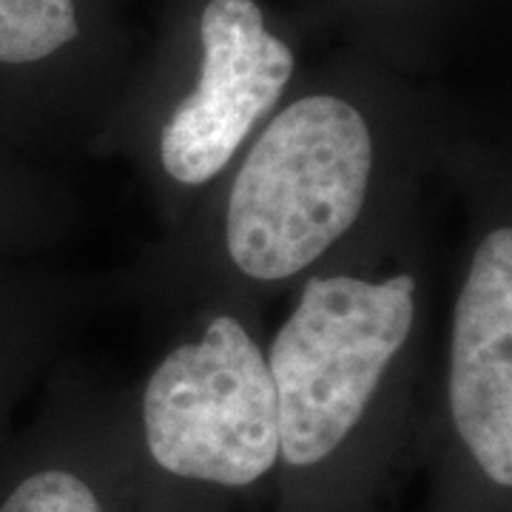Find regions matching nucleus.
Here are the masks:
<instances>
[{
    "mask_svg": "<svg viewBox=\"0 0 512 512\" xmlns=\"http://www.w3.org/2000/svg\"><path fill=\"white\" fill-rule=\"evenodd\" d=\"M370 168V128L345 100L316 94L276 114L228 197L234 265L262 282L305 271L356 222Z\"/></svg>",
    "mask_w": 512,
    "mask_h": 512,
    "instance_id": "nucleus-1",
    "label": "nucleus"
},
{
    "mask_svg": "<svg viewBox=\"0 0 512 512\" xmlns=\"http://www.w3.org/2000/svg\"><path fill=\"white\" fill-rule=\"evenodd\" d=\"M416 282L311 279L276 333L268 370L279 410V456L311 467L348 439L402 350L416 316Z\"/></svg>",
    "mask_w": 512,
    "mask_h": 512,
    "instance_id": "nucleus-2",
    "label": "nucleus"
},
{
    "mask_svg": "<svg viewBox=\"0 0 512 512\" xmlns=\"http://www.w3.org/2000/svg\"><path fill=\"white\" fill-rule=\"evenodd\" d=\"M146 444L174 476L248 487L279 458V410L268 359L234 316L171 350L143 399Z\"/></svg>",
    "mask_w": 512,
    "mask_h": 512,
    "instance_id": "nucleus-3",
    "label": "nucleus"
},
{
    "mask_svg": "<svg viewBox=\"0 0 512 512\" xmlns=\"http://www.w3.org/2000/svg\"><path fill=\"white\" fill-rule=\"evenodd\" d=\"M200 32V83L160 137L165 171L185 185L220 174L293 74L291 46L265 29L254 0H211Z\"/></svg>",
    "mask_w": 512,
    "mask_h": 512,
    "instance_id": "nucleus-4",
    "label": "nucleus"
},
{
    "mask_svg": "<svg viewBox=\"0 0 512 512\" xmlns=\"http://www.w3.org/2000/svg\"><path fill=\"white\" fill-rule=\"evenodd\" d=\"M450 410L461 441L495 484H512V231L476 248L456 302Z\"/></svg>",
    "mask_w": 512,
    "mask_h": 512,
    "instance_id": "nucleus-5",
    "label": "nucleus"
},
{
    "mask_svg": "<svg viewBox=\"0 0 512 512\" xmlns=\"http://www.w3.org/2000/svg\"><path fill=\"white\" fill-rule=\"evenodd\" d=\"M74 37L72 0H0V63H35Z\"/></svg>",
    "mask_w": 512,
    "mask_h": 512,
    "instance_id": "nucleus-6",
    "label": "nucleus"
},
{
    "mask_svg": "<svg viewBox=\"0 0 512 512\" xmlns=\"http://www.w3.org/2000/svg\"><path fill=\"white\" fill-rule=\"evenodd\" d=\"M0 512H103L94 493L72 473L46 470L20 481Z\"/></svg>",
    "mask_w": 512,
    "mask_h": 512,
    "instance_id": "nucleus-7",
    "label": "nucleus"
}]
</instances>
